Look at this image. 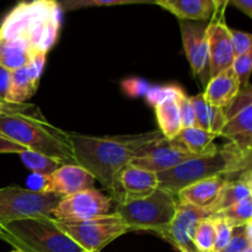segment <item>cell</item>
<instances>
[{"label": "cell", "instance_id": "6da1fadb", "mask_svg": "<svg viewBox=\"0 0 252 252\" xmlns=\"http://www.w3.org/2000/svg\"><path fill=\"white\" fill-rule=\"evenodd\" d=\"M161 137L159 130L106 137L68 132L75 164L85 169L106 189H111L117 175L130 164L138 150Z\"/></svg>", "mask_w": 252, "mask_h": 252}, {"label": "cell", "instance_id": "7a4b0ae2", "mask_svg": "<svg viewBox=\"0 0 252 252\" xmlns=\"http://www.w3.org/2000/svg\"><path fill=\"white\" fill-rule=\"evenodd\" d=\"M252 149L234 142L219 145L218 152L206 157L192 158L167 171L158 174V189L176 194L185 187L209 177L224 176L235 179L241 172L251 170Z\"/></svg>", "mask_w": 252, "mask_h": 252}, {"label": "cell", "instance_id": "3957f363", "mask_svg": "<svg viewBox=\"0 0 252 252\" xmlns=\"http://www.w3.org/2000/svg\"><path fill=\"white\" fill-rule=\"evenodd\" d=\"M61 27L62 9L57 0H27L7 12L0 25V38H25L34 53L47 54Z\"/></svg>", "mask_w": 252, "mask_h": 252}, {"label": "cell", "instance_id": "277c9868", "mask_svg": "<svg viewBox=\"0 0 252 252\" xmlns=\"http://www.w3.org/2000/svg\"><path fill=\"white\" fill-rule=\"evenodd\" d=\"M0 137L61 164H75L68 132L52 126L39 110L0 117Z\"/></svg>", "mask_w": 252, "mask_h": 252}, {"label": "cell", "instance_id": "5b68a950", "mask_svg": "<svg viewBox=\"0 0 252 252\" xmlns=\"http://www.w3.org/2000/svg\"><path fill=\"white\" fill-rule=\"evenodd\" d=\"M0 240L20 252H81L49 217L15 220L1 226Z\"/></svg>", "mask_w": 252, "mask_h": 252}, {"label": "cell", "instance_id": "8992f818", "mask_svg": "<svg viewBox=\"0 0 252 252\" xmlns=\"http://www.w3.org/2000/svg\"><path fill=\"white\" fill-rule=\"evenodd\" d=\"M177 204L176 197L157 189L147 197L116 204L113 212L128 231H152L160 236L174 219Z\"/></svg>", "mask_w": 252, "mask_h": 252}, {"label": "cell", "instance_id": "52a82bcc", "mask_svg": "<svg viewBox=\"0 0 252 252\" xmlns=\"http://www.w3.org/2000/svg\"><path fill=\"white\" fill-rule=\"evenodd\" d=\"M62 197L17 186L0 189V226L27 218L51 217Z\"/></svg>", "mask_w": 252, "mask_h": 252}, {"label": "cell", "instance_id": "ba28073f", "mask_svg": "<svg viewBox=\"0 0 252 252\" xmlns=\"http://www.w3.org/2000/svg\"><path fill=\"white\" fill-rule=\"evenodd\" d=\"M57 225L81 250L101 252L108 244L129 233L120 217L112 212L106 216L81 221H58Z\"/></svg>", "mask_w": 252, "mask_h": 252}, {"label": "cell", "instance_id": "9c48e42d", "mask_svg": "<svg viewBox=\"0 0 252 252\" xmlns=\"http://www.w3.org/2000/svg\"><path fill=\"white\" fill-rule=\"evenodd\" d=\"M113 201L98 189H90L64 197L49 218L58 221H81L111 213Z\"/></svg>", "mask_w": 252, "mask_h": 252}, {"label": "cell", "instance_id": "30bf717a", "mask_svg": "<svg viewBox=\"0 0 252 252\" xmlns=\"http://www.w3.org/2000/svg\"><path fill=\"white\" fill-rule=\"evenodd\" d=\"M219 138H225L243 148L252 149V86L243 88L225 108V125Z\"/></svg>", "mask_w": 252, "mask_h": 252}, {"label": "cell", "instance_id": "8fae6325", "mask_svg": "<svg viewBox=\"0 0 252 252\" xmlns=\"http://www.w3.org/2000/svg\"><path fill=\"white\" fill-rule=\"evenodd\" d=\"M192 158L194 157L185 152L174 140L161 137L138 150L130 165L154 174H160L174 169Z\"/></svg>", "mask_w": 252, "mask_h": 252}, {"label": "cell", "instance_id": "7c38bea8", "mask_svg": "<svg viewBox=\"0 0 252 252\" xmlns=\"http://www.w3.org/2000/svg\"><path fill=\"white\" fill-rule=\"evenodd\" d=\"M207 26L208 24L206 21L180 20L182 43L192 73L199 78L202 84L206 85L211 79Z\"/></svg>", "mask_w": 252, "mask_h": 252}, {"label": "cell", "instance_id": "4fadbf2b", "mask_svg": "<svg viewBox=\"0 0 252 252\" xmlns=\"http://www.w3.org/2000/svg\"><path fill=\"white\" fill-rule=\"evenodd\" d=\"M206 218H211L206 211L179 202L174 219L159 238L179 252H199L193 244V234L197 224Z\"/></svg>", "mask_w": 252, "mask_h": 252}, {"label": "cell", "instance_id": "5bb4252c", "mask_svg": "<svg viewBox=\"0 0 252 252\" xmlns=\"http://www.w3.org/2000/svg\"><path fill=\"white\" fill-rule=\"evenodd\" d=\"M158 185V174L129 164L117 175L108 191L112 201L118 204L149 196Z\"/></svg>", "mask_w": 252, "mask_h": 252}, {"label": "cell", "instance_id": "9a60e30c", "mask_svg": "<svg viewBox=\"0 0 252 252\" xmlns=\"http://www.w3.org/2000/svg\"><path fill=\"white\" fill-rule=\"evenodd\" d=\"M213 19L207 26L208 41L209 70L211 78L230 68L234 62L233 44H231L230 27L224 20V12L213 14Z\"/></svg>", "mask_w": 252, "mask_h": 252}, {"label": "cell", "instance_id": "2e32d148", "mask_svg": "<svg viewBox=\"0 0 252 252\" xmlns=\"http://www.w3.org/2000/svg\"><path fill=\"white\" fill-rule=\"evenodd\" d=\"M94 184L95 179L85 169L76 164H63L48 175L44 192L64 198L94 189Z\"/></svg>", "mask_w": 252, "mask_h": 252}, {"label": "cell", "instance_id": "e0dca14e", "mask_svg": "<svg viewBox=\"0 0 252 252\" xmlns=\"http://www.w3.org/2000/svg\"><path fill=\"white\" fill-rule=\"evenodd\" d=\"M240 90V83L230 66L209 79L202 95L208 103L225 110L235 100Z\"/></svg>", "mask_w": 252, "mask_h": 252}, {"label": "cell", "instance_id": "ac0fdd59", "mask_svg": "<svg viewBox=\"0 0 252 252\" xmlns=\"http://www.w3.org/2000/svg\"><path fill=\"white\" fill-rule=\"evenodd\" d=\"M226 180L228 179L224 176H216L194 182V184L182 189L176 194L177 201L180 203L191 204V206L203 209L208 213V209L216 202Z\"/></svg>", "mask_w": 252, "mask_h": 252}, {"label": "cell", "instance_id": "d6986e66", "mask_svg": "<svg viewBox=\"0 0 252 252\" xmlns=\"http://www.w3.org/2000/svg\"><path fill=\"white\" fill-rule=\"evenodd\" d=\"M250 196H252V171L246 170L235 179L226 180L216 202L208 209L209 217H213L214 214L229 208L241 199Z\"/></svg>", "mask_w": 252, "mask_h": 252}, {"label": "cell", "instance_id": "ffe728a7", "mask_svg": "<svg viewBox=\"0 0 252 252\" xmlns=\"http://www.w3.org/2000/svg\"><path fill=\"white\" fill-rule=\"evenodd\" d=\"M217 138H219L218 135L208 130H204L199 127H189L182 128L179 134L171 140H174L192 157L199 158L218 152L219 145L216 144Z\"/></svg>", "mask_w": 252, "mask_h": 252}, {"label": "cell", "instance_id": "44dd1931", "mask_svg": "<svg viewBox=\"0 0 252 252\" xmlns=\"http://www.w3.org/2000/svg\"><path fill=\"white\" fill-rule=\"evenodd\" d=\"M155 5L167 10L180 20L207 21L214 14V6L202 0H155Z\"/></svg>", "mask_w": 252, "mask_h": 252}, {"label": "cell", "instance_id": "7402d4cb", "mask_svg": "<svg viewBox=\"0 0 252 252\" xmlns=\"http://www.w3.org/2000/svg\"><path fill=\"white\" fill-rule=\"evenodd\" d=\"M34 52L25 38H0V65L12 71L26 66Z\"/></svg>", "mask_w": 252, "mask_h": 252}, {"label": "cell", "instance_id": "603a6c76", "mask_svg": "<svg viewBox=\"0 0 252 252\" xmlns=\"http://www.w3.org/2000/svg\"><path fill=\"white\" fill-rule=\"evenodd\" d=\"M189 97H191L194 113H196L197 127L208 130L219 137L225 125V110L207 102L202 94L189 96Z\"/></svg>", "mask_w": 252, "mask_h": 252}, {"label": "cell", "instance_id": "cb8c5ba5", "mask_svg": "<svg viewBox=\"0 0 252 252\" xmlns=\"http://www.w3.org/2000/svg\"><path fill=\"white\" fill-rule=\"evenodd\" d=\"M176 100L169 98L158 103L154 107L158 125H159V132L161 133L162 137L169 140L174 139L182 129Z\"/></svg>", "mask_w": 252, "mask_h": 252}, {"label": "cell", "instance_id": "d4e9b609", "mask_svg": "<svg viewBox=\"0 0 252 252\" xmlns=\"http://www.w3.org/2000/svg\"><path fill=\"white\" fill-rule=\"evenodd\" d=\"M37 88L32 83L27 66L11 71V81L7 93V103H27V100L36 94Z\"/></svg>", "mask_w": 252, "mask_h": 252}, {"label": "cell", "instance_id": "484cf974", "mask_svg": "<svg viewBox=\"0 0 252 252\" xmlns=\"http://www.w3.org/2000/svg\"><path fill=\"white\" fill-rule=\"evenodd\" d=\"M211 218L221 219V220L226 221L231 228L250 223L252 221V196L241 199L238 203L214 214Z\"/></svg>", "mask_w": 252, "mask_h": 252}, {"label": "cell", "instance_id": "4316f807", "mask_svg": "<svg viewBox=\"0 0 252 252\" xmlns=\"http://www.w3.org/2000/svg\"><path fill=\"white\" fill-rule=\"evenodd\" d=\"M20 158L21 161L24 162L25 166L33 174L39 175H51L52 172L56 171L61 165L57 160L52 159V158L46 157V155L41 154V153L32 152V150H24L20 153Z\"/></svg>", "mask_w": 252, "mask_h": 252}, {"label": "cell", "instance_id": "83f0119b", "mask_svg": "<svg viewBox=\"0 0 252 252\" xmlns=\"http://www.w3.org/2000/svg\"><path fill=\"white\" fill-rule=\"evenodd\" d=\"M62 11H74L93 6H112L127 4H155V0H57Z\"/></svg>", "mask_w": 252, "mask_h": 252}, {"label": "cell", "instance_id": "f1b7e54d", "mask_svg": "<svg viewBox=\"0 0 252 252\" xmlns=\"http://www.w3.org/2000/svg\"><path fill=\"white\" fill-rule=\"evenodd\" d=\"M216 241V226L212 218H206L197 224L193 234V244L199 252H213Z\"/></svg>", "mask_w": 252, "mask_h": 252}, {"label": "cell", "instance_id": "f546056e", "mask_svg": "<svg viewBox=\"0 0 252 252\" xmlns=\"http://www.w3.org/2000/svg\"><path fill=\"white\" fill-rule=\"evenodd\" d=\"M248 249H252V221L233 228L228 245L221 252H245Z\"/></svg>", "mask_w": 252, "mask_h": 252}, {"label": "cell", "instance_id": "4dcf8cb0", "mask_svg": "<svg viewBox=\"0 0 252 252\" xmlns=\"http://www.w3.org/2000/svg\"><path fill=\"white\" fill-rule=\"evenodd\" d=\"M182 94H185L184 89L179 85H175V84L164 86H152L147 93V95H145V100L154 108L158 103L162 102L165 100H169V98L176 100Z\"/></svg>", "mask_w": 252, "mask_h": 252}, {"label": "cell", "instance_id": "1f68e13d", "mask_svg": "<svg viewBox=\"0 0 252 252\" xmlns=\"http://www.w3.org/2000/svg\"><path fill=\"white\" fill-rule=\"evenodd\" d=\"M231 68H233L234 73H235L236 78H238L239 83H240L241 89L250 85V75L252 69V52H248V53L235 57Z\"/></svg>", "mask_w": 252, "mask_h": 252}, {"label": "cell", "instance_id": "d6a6232c", "mask_svg": "<svg viewBox=\"0 0 252 252\" xmlns=\"http://www.w3.org/2000/svg\"><path fill=\"white\" fill-rule=\"evenodd\" d=\"M177 108H179L180 121H181L182 128L197 127L196 113H194L193 105H192L191 97L186 93L179 96L176 100Z\"/></svg>", "mask_w": 252, "mask_h": 252}, {"label": "cell", "instance_id": "836d02e7", "mask_svg": "<svg viewBox=\"0 0 252 252\" xmlns=\"http://www.w3.org/2000/svg\"><path fill=\"white\" fill-rule=\"evenodd\" d=\"M231 44H233L234 57H239L248 52H252V36L248 32L230 29Z\"/></svg>", "mask_w": 252, "mask_h": 252}, {"label": "cell", "instance_id": "e575fe53", "mask_svg": "<svg viewBox=\"0 0 252 252\" xmlns=\"http://www.w3.org/2000/svg\"><path fill=\"white\" fill-rule=\"evenodd\" d=\"M214 220V226H216V241H214L213 252H221L228 245L229 239L231 236V228L226 221L221 219L212 218Z\"/></svg>", "mask_w": 252, "mask_h": 252}, {"label": "cell", "instance_id": "d590c367", "mask_svg": "<svg viewBox=\"0 0 252 252\" xmlns=\"http://www.w3.org/2000/svg\"><path fill=\"white\" fill-rule=\"evenodd\" d=\"M123 91L127 94L130 97H140V96H145L152 85L147 83L143 79H127L122 83Z\"/></svg>", "mask_w": 252, "mask_h": 252}, {"label": "cell", "instance_id": "8d00e7d4", "mask_svg": "<svg viewBox=\"0 0 252 252\" xmlns=\"http://www.w3.org/2000/svg\"><path fill=\"white\" fill-rule=\"evenodd\" d=\"M47 54L44 53H34L33 57L31 58V61L27 64V69H29L30 76L32 79V83L34 84L37 89H38L39 80H41L42 71H43L44 64H46Z\"/></svg>", "mask_w": 252, "mask_h": 252}, {"label": "cell", "instance_id": "74e56055", "mask_svg": "<svg viewBox=\"0 0 252 252\" xmlns=\"http://www.w3.org/2000/svg\"><path fill=\"white\" fill-rule=\"evenodd\" d=\"M39 110L37 106L32 103H1L0 102V117L7 115H16V113H30Z\"/></svg>", "mask_w": 252, "mask_h": 252}, {"label": "cell", "instance_id": "f35d334b", "mask_svg": "<svg viewBox=\"0 0 252 252\" xmlns=\"http://www.w3.org/2000/svg\"><path fill=\"white\" fill-rule=\"evenodd\" d=\"M11 81V71L0 65V102L7 103L6 97Z\"/></svg>", "mask_w": 252, "mask_h": 252}, {"label": "cell", "instance_id": "ab89813d", "mask_svg": "<svg viewBox=\"0 0 252 252\" xmlns=\"http://www.w3.org/2000/svg\"><path fill=\"white\" fill-rule=\"evenodd\" d=\"M47 179H48V175H39V174H33L32 172L31 176L29 177V189L36 192H44L46 191V185H47Z\"/></svg>", "mask_w": 252, "mask_h": 252}, {"label": "cell", "instance_id": "60d3db41", "mask_svg": "<svg viewBox=\"0 0 252 252\" xmlns=\"http://www.w3.org/2000/svg\"><path fill=\"white\" fill-rule=\"evenodd\" d=\"M228 4L234 5L246 16L252 17V0H228Z\"/></svg>", "mask_w": 252, "mask_h": 252}, {"label": "cell", "instance_id": "b9f144b4", "mask_svg": "<svg viewBox=\"0 0 252 252\" xmlns=\"http://www.w3.org/2000/svg\"><path fill=\"white\" fill-rule=\"evenodd\" d=\"M214 4V14H221L225 11V7L228 5V0H213Z\"/></svg>", "mask_w": 252, "mask_h": 252}, {"label": "cell", "instance_id": "7bdbcfd3", "mask_svg": "<svg viewBox=\"0 0 252 252\" xmlns=\"http://www.w3.org/2000/svg\"><path fill=\"white\" fill-rule=\"evenodd\" d=\"M202 1L207 2V4H211V5H213V6H214V4H213V0H202Z\"/></svg>", "mask_w": 252, "mask_h": 252}, {"label": "cell", "instance_id": "ee69618b", "mask_svg": "<svg viewBox=\"0 0 252 252\" xmlns=\"http://www.w3.org/2000/svg\"><path fill=\"white\" fill-rule=\"evenodd\" d=\"M16 1L20 4V2H25V1H27V0H16Z\"/></svg>", "mask_w": 252, "mask_h": 252}, {"label": "cell", "instance_id": "f6af8a7d", "mask_svg": "<svg viewBox=\"0 0 252 252\" xmlns=\"http://www.w3.org/2000/svg\"><path fill=\"white\" fill-rule=\"evenodd\" d=\"M245 252H252V249H248Z\"/></svg>", "mask_w": 252, "mask_h": 252}, {"label": "cell", "instance_id": "bcb514c9", "mask_svg": "<svg viewBox=\"0 0 252 252\" xmlns=\"http://www.w3.org/2000/svg\"><path fill=\"white\" fill-rule=\"evenodd\" d=\"M81 252H95V251H86V250H83Z\"/></svg>", "mask_w": 252, "mask_h": 252}, {"label": "cell", "instance_id": "7dc6e473", "mask_svg": "<svg viewBox=\"0 0 252 252\" xmlns=\"http://www.w3.org/2000/svg\"><path fill=\"white\" fill-rule=\"evenodd\" d=\"M11 252H20V251H17V250H12Z\"/></svg>", "mask_w": 252, "mask_h": 252}, {"label": "cell", "instance_id": "c3c4849f", "mask_svg": "<svg viewBox=\"0 0 252 252\" xmlns=\"http://www.w3.org/2000/svg\"><path fill=\"white\" fill-rule=\"evenodd\" d=\"M0 231H1V226H0Z\"/></svg>", "mask_w": 252, "mask_h": 252}]
</instances>
